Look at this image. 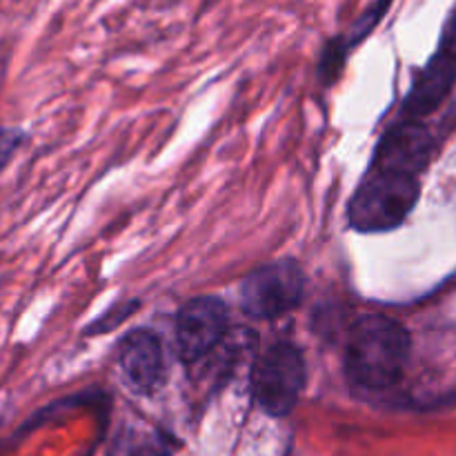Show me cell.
<instances>
[{
    "mask_svg": "<svg viewBox=\"0 0 456 456\" xmlns=\"http://www.w3.org/2000/svg\"><path fill=\"white\" fill-rule=\"evenodd\" d=\"M410 334L390 316H363L347 341V374L365 390H387L401 381L410 361Z\"/></svg>",
    "mask_w": 456,
    "mask_h": 456,
    "instance_id": "6da1fadb",
    "label": "cell"
},
{
    "mask_svg": "<svg viewBox=\"0 0 456 456\" xmlns=\"http://www.w3.org/2000/svg\"><path fill=\"white\" fill-rule=\"evenodd\" d=\"M419 200V178L374 169L350 200V225L363 234L399 227Z\"/></svg>",
    "mask_w": 456,
    "mask_h": 456,
    "instance_id": "7a4b0ae2",
    "label": "cell"
},
{
    "mask_svg": "<svg viewBox=\"0 0 456 456\" xmlns=\"http://www.w3.org/2000/svg\"><path fill=\"white\" fill-rule=\"evenodd\" d=\"M305 381V359L292 343H274L254 365V396L270 417H285L292 412L301 399Z\"/></svg>",
    "mask_w": 456,
    "mask_h": 456,
    "instance_id": "3957f363",
    "label": "cell"
},
{
    "mask_svg": "<svg viewBox=\"0 0 456 456\" xmlns=\"http://www.w3.org/2000/svg\"><path fill=\"white\" fill-rule=\"evenodd\" d=\"M305 272L292 258L267 263L240 285V307L252 319H276L301 303Z\"/></svg>",
    "mask_w": 456,
    "mask_h": 456,
    "instance_id": "277c9868",
    "label": "cell"
},
{
    "mask_svg": "<svg viewBox=\"0 0 456 456\" xmlns=\"http://www.w3.org/2000/svg\"><path fill=\"white\" fill-rule=\"evenodd\" d=\"M227 334V307L216 297H199L176 316V347L185 363H196L218 350Z\"/></svg>",
    "mask_w": 456,
    "mask_h": 456,
    "instance_id": "5b68a950",
    "label": "cell"
},
{
    "mask_svg": "<svg viewBox=\"0 0 456 456\" xmlns=\"http://www.w3.org/2000/svg\"><path fill=\"white\" fill-rule=\"evenodd\" d=\"M432 150H435V141L426 125L419 120H405L392 127L379 142L374 169L417 178L430 163Z\"/></svg>",
    "mask_w": 456,
    "mask_h": 456,
    "instance_id": "8992f818",
    "label": "cell"
},
{
    "mask_svg": "<svg viewBox=\"0 0 456 456\" xmlns=\"http://www.w3.org/2000/svg\"><path fill=\"white\" fill-rule=\"evenodd\" d=\"M120 368L134 392L150 395L165 379V356L159 337L150 330H136L120 346Z\"/></svg>",
    "mask_w": 456,
    "mask_h": 456,
    "instance_id": "52a82bcc",
    "label": "cell"
},
{
    "mask_svg": "<svg viewBox=\"0 0 456 456\" xmlns=\"http://www.w3.org/2000/svg\"><path fill=\"white\" fill-rule=\"evenodd\" d=\"M456 83V58L439 49L419 71L403 102L408 120H421L444 105Z\"/></svg>",
    "mask_w": 456,
    "mask_h": 456,
    "instance_id": "ba28073f",
    "label": "cell"
},
{
    "mask_svg": "<svg viewBox=\"0 0 456 456\" xmlns=\"http://www.w3.org/2000/svg\"><path fill=\"white\" fill-rule=\"evenodd\" d=\"M392 4H395V0H374V3L370 4L368 12L361 13L359 20L352 25L350 34L341 36V40H343V45L347 47V52H352V47H356L359 43H363V40L368 38L374 29H377L379 22L386 18V13L390 12Z\"/></svg>",
    "mask_w": 456,
    "mask_h": 456,
    "instance_id": "9c48e42d",
    "label": "cell"
},
{
    "mask_svg": "<svg viewBox=\"0 0 456 456\" xmlns=\"http://www.w3.org/2000/svg\"><path fill=\"white\" fill-rule=\"evenodd\" d=\"M27 132L20 127H7V125H0V174L13 163L18 151L25 147L27 142Z\"/></svg>",
    "mask_w": 456,
    "mask_h": 456,
    "instance_id": "30bf717a",
    "label": "cell"
},
{
    "mask_svg": "<svg viewBox=\"0 0 456 456\" xmlns=\"http://www.w3.org/2000/svg\"><path fill=\"white\" fill-rule=\"evenodd\" d=\"M444 52H448L450 56L456 58V3L454 7L450 9L448 20H445L444 31H441V47Z\"/></svg>",
    "mask_w": 456,
    "mask_h": 456,
    "instance_id": "8fae6325",
    "label": "cell"
}]
</instances>
